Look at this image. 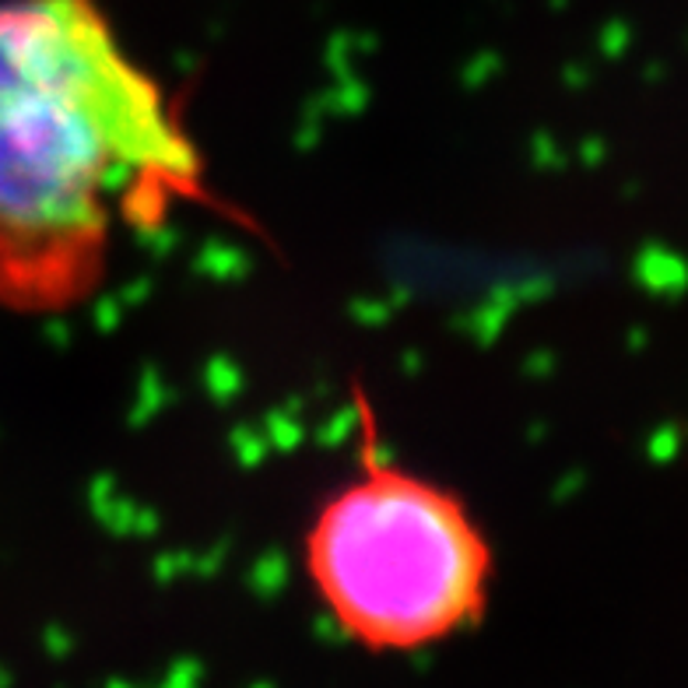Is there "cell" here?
Masks as SVG:
<instances>
[{"label":"cell","instance_id":"6da1fadb","mask_svg":"<svg viewBox=\"0 0 688 688\" xmlns=\"http://www.w3.org/2000/svg\"><path fill=\"white\" fill-rule=\"evenodd\" d=\"M207 204L204 155L103 0H0V310L103 289L123 233Z\"/></svg>","mask_w":688,"mask_h":688},{"label":"cell","instance_id":"7a4b0ae2","mask_svg":"<svg viewBox=\"0 0 688 688\" xmlns=\"http://www.w3.org/2000/svg\"><path fill=\"white\" fill-rule=\"evenodd\" d=\"M358 474L313 513L302 566L344 639L415 654L467 633L492 601L495 556L461 492L379 450L366 397Z\"/></svg>","mask_w":688,"mask_h":688}]
</instances>
